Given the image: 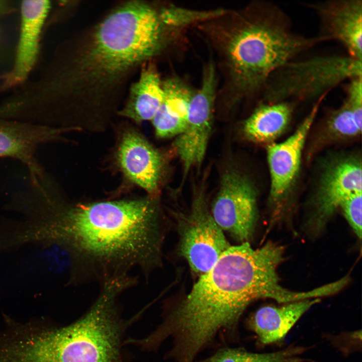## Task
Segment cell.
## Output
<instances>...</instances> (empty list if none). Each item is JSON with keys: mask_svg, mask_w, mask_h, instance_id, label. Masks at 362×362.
<instances>
[{"mask_svg": "<svg viewBox=\"0 0 362 362\" xmlns=\"http://www.w3.org/2000/svg\"><path fill=\"white\" fill-rule=\"evenodd\" d=\"M169 28L159 12L141 1L121 5L76 49L61 44L21 89L26 110L50 126L101 131L118 106L120 91L134 68L159 52Z\"/></svg>", "mask_w": 362, "mask_h": 362, "instance_id": "cell-1", "label": "cell"}, {"mask_svg": "<svg viewBox=\"0 0 362 362\" xmlns=\"http://www.w3.org/2000/svg\"><path fill=\"white\" fill-rule=\"evenodd\" d=\"M284 252L283 245L272 241L256 249L248 242L230 246L164 318L158 326L160 336L172 338L175 352L191 361L220 331L236 326L254 301L287 303L316 298L315 289L297 292L280 285L277 269Z\"/></svg>", "mask_w": 362, "mask_h": 362, "instance_id": "cell-2", "label": "cell"}, {"mask_svg": "<svg viewBox=\"0 0 362 362\" xmlns=\"http://www.w3.org/2000/svg\"><path fill=\"white\" fill-rule=\"evenodd\" d=\"M62 198L59 194L58 230L72 256L76 283L102 284L134 268L146 275L160 265L163 237L156 197L71 204Z\"/></svg>", "mask_w": 362, "mask_h": 362, "instance_id": "cell-3", "label": "cell"}, {"mask_svg": "<svg viewBox=\"0 0 362 362\" xmlns=\"http://www.w3.org/2000/svg\"><path fill=\"white\" fill-rule=\"evenodd\" d=\"M231 20L211 31L237 97L262 90L276 69L324 41L294 32L286 14L270 3L250 4Z\"/></svg>", "mask_w": 362, "mask_h": 362, "instance_id": "cell-4", "label": "cell"}, {"mask_svg": "<svg viewBox=\"0 0 362 362\" xmlns=\"http://www.w3.org/2000/svg\"><path fill=\"white\" fill-rule=\"evenodd\" d=\"M119 285L109 282L87 311L66 326L27 333L16 343L13 362H127L125 334L133 318L122 317Z\"/></svg>", "mask_w": 362, "mask_h": 362, "instance_id": "cell-5", "label": "cell"}, {"mask_svg": "<svg viewBox=\"0 0 362 362\" xmlns=\"http://www.w3.org/2000/svg\"><path fill=\"white\" fill-rule=\"evenodd\" d=\"M362 76V60L338 55L290 61L274 71L263 88L266 103L320 98L346 80Z\"/></svg>", "mask_w": 362, "mask_h": 362, "instance_id": "cell-6", "label": "cell"}, {"mask_svg": "<svg viewBox=\"0 0 362 362\" xmlns=\"http://www.w3.org/2000/svg\"><path fill=\"white\" fill-rule=\"evenodd\" d=\"M179 250L192 270L201 276L209 271L230 246L214 219L205 193H196L189 212L177 218Z\"/></svg>", "mask_w": 362, "mask_h": 362, "instance_id": "cell-7", "label": "cell"}, {"mask_svg": "<svg viewBox=\"0 0 362 362\" xmlns=\"http://www.w3.org/2000/svg\"><path fill=\"white\" fill-rule=\"evenodd\" d=\"M211 212L224 232L241 243L248 242L257 215L256 194L249 179L237 170L225 172Z\"/></svg>", "mask_w": 362, "mask_h": 362, "instance_id": "cell-8", "label": "cell"}, {"mask_svg": "<svg viewBox=\"0 0 362 362\" xmlns=\"http://www.w3.org/2000/svg\"><path fill=\"white\" fill-rule=\"evenodd\" d=\"M217 87L215 67L205 66L200 87L194 90L189 104L187 125L174 146L187 173L199 165L206 154L212 130Z\"/></svg>", "mask_w": 362, "mask_h": 362, "instance_id": "cell-9", "label": "cell"}, {"mask_svg": "<svg viewBox=\"0 0 362 362\" xmlns=\"http://www.w3.org/2000/svg\"><path fill=\"white\" fill-rule=\"evenodd\" d=\"M51 8L47 0L20 3L19 34L11 68L0 77V92H12L28 80L37 62L42 34Z\"/></svg>", "mask_w": 362, "mask_h": 362, "instance_id": "cell-10", "label": "cell"}, {"mask_svg": "<svg viewBox=\"0 0 362 362\" xmlns=\"http://www.w3.org/2000/svg\"><path fill=\"white\" fill-rule=\"evenodd\" d=\"M361 163L356 158L339 160L325 171L315 201L314 211L307 220L312 233L322 231L342 203L351 195L361 193Z\"/></svg>", "mask_w": 362, "mask_h": 362, "instance_id": "cell-11", "label": "cell"}, {"mask_svg": "<svg viewBox=\"0 0 362 362\" xmlns=\"http://www.w3.org/2000/svg\"><path fill=\"white\" fill-rule=\"evenodd\" d=\"M67 131L10 119L0 116V158L21 162L28 169L29 178L41 175L46 170L37 158L42 145L64 141Z\"/></svg>", "mask_w": 362, "mask_h": 362, "instance_id": "cell-12", "label": "cell"}, {"mask_svg": "<svg viewBox=\"0 0 362 362\" xmlns=\"http://www.w3.org/2000/svg\"><path fill=\"white\" fill-rule=\"evenodd\" d=\"M317 14L324 41L335 40L347 55L362 60V0H331L307 4Z\"/></svg>", "mask_w": 362, "mask_h": 362, "instance_id": "cell-13", "label": "cell"}, {"mask_svg": "<svg viewBox=\"0 0 362 362\" xmlns=\"http://www.w3.org/2000/svg\"><path fill=\"white\" fill-rule=\"evenodd\" d=\"M327 94L318 98L310 113L296 131L279 143L269 144L267 148V160L270 174V197L278 203L289 190L299 168L304 144L319 110Z\"/></svg>", "mask_w": 362, "mask_h": 362, "instance_id": "cell-14", "label": "cell"}, {"mask_svg": "<svg viewBox=\"0 0 362 362\" xmlns=\"http://www.w3.org/2000/svg\"><path fill=\"white\" fill-rule=\"evenodd\" d=\"M117 157L125 175L154 197L162 168L159 152L140 133L129 129L122 136Z\"/></svg>", "mask_w": 362, "mask_h": 362, "instance_id": "cell-15", "label": "cell"}, {"mask_svg": "<svg viewBox=\"0 0 362 362\" xmlns=\"http://www.w3.org/2000/svg\"><path fill=\"white\" fill-rule=\"evenodd\" d=\"M320 301V298L308 299L263 306L250 318L249 327L263 344L281 342L304 313Z\"/></svg>", "mask_w": 362, "mask_h": 362, "instance_id": "cell-16", "label": "cell"}, {"mask_svg": "<svg viewBox=\"0 0 362 362\" xmlns=\"http://www.w3.org/2000/svg\"><path fill=\"white\" fill-rule=\"evenodd\" d=\"M162 85L164 98L151 121L157 137L177 136L186 128L189 104L194 90L176 76L162 81Z\"/></svg>", "mask_w": 362, "mask_h": 362, "instance_id": "cell-17", "label": "cell"}, {"mask_svg": "<svg viewBox=\"0 0 362 362\" xmlns=\"http://www.w3.org/2000/svg\"><path fill=\"white\" fill-rule=\"evenodd\" d=\"M163 98L162 81L157 70L153 66H148L132 84L127 101L118 114L136 123L151 121Z\"/></svg>", "mask_w": 362, "mask_h": 362, "instance_id": "cell-18", "label": "cell"}, {"mask_svg": "<svg viewBox=\"0 0 362 362\" xmlns=\"http://www.w3.org/2000/svg\"><path fill=\"white\" fill-rule=\"evenodd\" d=\"M292 113V107L287 101L261 104L245 121L244 133L253 141L269 142L285 130Z\"/></svg>", "mask_w": 362, "mask_h": 362, "instance_id": "cell-19", "label": "cell"}, {"mask_svg": "<svg viewBox=\"0 0 362 362\" xmlns=\"http://www.w3.org/2000/svg\"><path fill=\"white\" fill-rule=\"evenodd\" d=\"M306 348L290 346L269 353H254L238 348H226L218 351L206 362H304L301 355Z\"/></svg>", "mask_w": 362, "mask_h": 362, "instance_id": "cell-20", "label": "cell"}, {"mask_svg": "<svg viewBox=\"0 0 362 362\" xmlns=\"http://www.w3.org/2000/svg\"><path fill=\"white\" fill-rule=\"evenodd\" d=\"M328 128L334 136L354 137L361 131L362 121L355 115L346 101L330 114L328 120Z\"/></svg>", "mask_w": 362, "mask_h": 362, "instance_id": "cell-21", "label": "cell"}, {"mask_svg": "<svg viewBox=\"0 0 362 362\" xmlns=\"http://www.w3.org/2000/svg\"><path fill=\"white\" fill-rule=\"evenodd\" d=\"M361 193L354 194L341 205L344 216L357 236L361 237Z\"/></svg>", "mask_w": 362, "mask_h": 362, "instance_id": "cell-22", "label": "cell"}, {"mask_svg": "<svg viewBox=\"0 0 362 362\" xmlns=\"http://www.w3.org/2000/svg\"><path fill=\"white\" fill-rule=\"evenodd\" d=\"M15 5L12 1L0 0V42L2 34V23L5 18L13 12Z\"/></svg>", "mask_w": 362, "mask_h": 362, "instance_id": "cell-23", "label": "cell"}]
</instances>
